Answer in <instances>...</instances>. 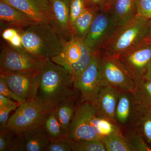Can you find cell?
I'll list each match as a JSON object with an SVG mask.
<instances>
[{"instance_id":"5bb4252c","label":"cell","mask_w":151,"mask_h":151,"mask_svg":"<svg viewBox=\"0 0 151 151\" xmlns=\"http://www.w3.org/2000/svg\"><path fill=\"white\" fill-rule=\"evenodd\" d=\"M40 125L21 134H17L7 151H46L50 140Z\"/></svg>"},{"instance_id":"ffe728a7","label":"cell","mask_w":151,"mask_h":151,"mask_svg":"<svg viewBox=\"0 0 151 151\" xmlns=\"http://www.w3.org/2000/svg\"><path fill=\"white\" fill-rule=\"evenodd\" d=\"M79 103L80 94L78 92L63 100L54 109L63 131L67 137L69 126Z\"/></svg>"},{"instance_id":"e575fe53","label":"cell","mask_w":151,"mask_h":151,"mask_svg":"<svg viewBox=\"0 0 151 151\" xmlns=\"http://www.w3.org/2000/svg\"><path fill=\"white\" fill-rule=\"evenodd\" d=\"M112 0H85L86 7H96L100 10H107Z\"/></svg>"},{"instance_id":"ab89813d","label":"cell","mask_w":151,"mask_h":151,"mask_svg":"<svg viewBox=\"0 0 151 151\" xmlns=\"http://www.w3.org/2000/svg\"><path fill=\"white\" fill-rule=\"evenodd\" d=\"M146 40L148 42H151V40L148 39H146Z\"/></svg>"},{"instance_id":"1f68e13d","label":"cell","mask_w":151,"mask_h":151,"mask_svg":"<svg viewBox=\"0 0 151 151\" xmlns=\"http://www.w3.org/2000/svg\"><path fill=\"white\" fill-rule=\"evenodd\" d=\"M72 151V149L66 139L65 140H50L45 151Z\"/></svg>"},{"instance_id":"44dd1931","label":"cell","mask_w":151,"mask_h":151,"mask_svg":"<svg viewBox=\"0 0 151 151\" xmlns=\"http://www.w3.org/2000/svg\"><path fill=\"white\" fill-rule=\"evenodd\" d=\"M99 9L96 7H86L76 19L73 27V35L84 40Z\"/></svg>"},{"instance_id":"52a82bcc","label":"cell","mask_w":151,"mask_h":151,"mask_svg":"<svg viewBox=\"0 0 151 151\" xmlns=\"http://www.w3.org/2000/svg\"><path fill=\"white\" fill-rule=\"evenodd\" d=\"M46 59L34 58L3 42L0 54V72H40Z\"/></svg>"},{"instance_id":"ba28073f","label":"cell","mask_w":151,"mask_h":151,"mask_svg":"<svg viewBox=\"0 0 151 151\" xmlns=\"http://www.w3.org/2000/svg\"><path fill=\"white\" fill-rule=\"evenodd\" d=\"M97 113L96 107L92 104L79 103L69 126L67 138L74 140L100 139L92 122Z\"/></svg>"},{"instance_id":"484cf974","label":"cell","mask_w":151,"mask_h":151,"mask_svg":"<svg viewBox=\"0 0 151 151\" xmlns=\"http://www.w3.org/2000/svg\"><path fill=\"white\" fill-rule=\"evenodd\" d=\"M100 140L106 151H132L122 132L104 137Z\"/></svg>"},{"instance_id":"d6986e66","label":"cell","mask_w":151,"mask_h":151,"mask_svg":"<svg viewBox=\"0 0 151 151\" xmlns=\"http://www.w3.org/2000/svg\"><path fill=\"white\" fill-rule=\"evenodd\" d=\"M137 0H112L108 11L116 27L120 26L137 15Z\"/></svg>"},{"instance_id":"4316f807","label":"cell","mask_w":151,"mask_h":151,"mask_svg":"<svg viewBox=\"0 0 151 151\" xmlns=\"http://www.w3.org/2000/svg\"><path fill=\"white\" fill-rule=\"evenodd\" d=\"M132 151H151V147L135 127L123 132Z\"/></svg>"},{"instance_id":"f1b7e54d","label":"cell","mask_w":151,"mask_h":151,"mask_svg":"<svg viewBox=\"0 0 151 151\" xmlns=\"http://www.w3.org/2000/svg\"><path fill=\"white\" fill-rule=\"evenodd\" d=\"M85 8L86 4L85 0H71L70 6L69 19L70 28L73 33V26L76 21L83 12Z\"/></svg>"},{"instance_id":"30bf717a","label":"cell","mask_w":151,"mask_h":151,"mask_svg":"<svg viewBox=\"0 0 151 151\" xmlns=\"http://www.w3.org/2000/svg\"><path fill=\"white\" fill-rule=\"evenodd\" d=\"M134 81L144 77L151 61V43L142 42L117 57Z\"/></svg>"},{"instance_id":"277c9868","label":"cell","mask_w":151,"mask_h":151,"mask_svg":"<svg viewBox=\"0 0 151 151\" xmlns=\"http://www.w3.org/2000/svg\"><path fill=\"white\" fill-rule=\"evenodd\" d=\"M94 53L83 40L74 36L66 42L61 52L50 59L65 68L75 81L89 65Z\"/></svg>"},{"instance_id":"d6a6232c","label":"cell","mask_w":151,"mask_h":151,"mask_svg":"<svg viewBox=\"0 0 151 151\" xmlns=\"http://www.w3.org/2000/svg\"><path fill=\"white\" fill-rule=\"evenodd\" d=\"M0 94L15 100L20 105L24 103L23 100L8 87L3 79L1 78H0Z\"/></svg>"},{"instance_id":"8fae6325","label":"cell","mask_w":151,"mask_h":151,"mask_svg":"<svg viewBox=\"0 0 151 151\" xmlns=\"http://www.w3.org/2000/svg\"><path fill=\"white\" fill-rule=\"evenodd\" d=\"M40 73L34 71L0 72V78L15 94L26 102L34 99Z\"/></svg>"},{"instance_id":"f546056e","label":"cell","mask_w":151,"mask_h":151,"mask_svg":"<svg viewBox=\"0 0 151 151\" xmlns=\"http://www.w3.org/2000/svg\"><path fill=\"white\" fill-rule=\"evenodd\" d=\"M16 135L6 128L0 129V151H7Z\"/></svg>"},{"instance_id":"4fadbf2b","label":"cell","mask_w":151,"mask_h":151,"mask_svg":"<svg viewBox=\"0 0 151 151\" xmlns=\"http://www.w3.org/2000/svg\"><path fill=\"white\" fill-rule=\"evenodd\" d=\"M115 115L122 133L135 127L139 117V108L132 92L121 90Z\"/></svg>"},{"instance_id":"60d3db41","label":"cell","mask_w":151,"mask_h":151,"mask_svg":"<svg viewBox=\"0 0 151 151\" xmlns=\"http://www.w3.org/2000/svg\"><path fill=\"white\" fill-rule=\"evenodd\" d=\"M149 107H150V108L151 109V106H149Z\"/></svg>"},{"instance_id":"b9f144b4","label":"cell","mask_w":151,"mask_h":151,"mask_svg":"<svg viewBox=\"0 0 151 151\" xmlns=\"http://www.w3.org/2000/svg\"><path fill=\"white\" fill-rule=\"evenodd\" d=\"M3 0H1V1H2Z\"/></svg>"},{"instance_id":"74e56055","label":"cell","mask_w":151,"mask_h":151,"mask_svg":"<svg viewBox=\"0 0 151 151\" xmlns=\"http://www.w3.org/2000/svg\"><path fill=\"white\" fill-rule=\"evenodd\" d=\"M144 78L147 80H151V61L148 66Z\"/></svg>"},{"instance_id":"6da1fadb","label":"cell","mask_w":151,"mask_h":151,"mask_svg":"<svg viewBox=\"0 0 151 151\" xmlns=\"http://www.w3.org/2000/svg\"><path fill=\"white\" fill-rule=\"evenodd\" d=\"M78 92L72 75L50 58L47 59L40 73L35 100L55 108Z\"/></svg>"},{"instance_id":"7402d4cb","label":"cell","mask_w":151,"mask_h":151,"mask_svg":"<svg viewBox=\"0 0 151 151\" xmlns=\"http://www.w3.org/2000/svg\"><path fill=\"white\" fill-rule=\"evenodd\" d=\"M45 134L50 140H65L67 139L57 117L55 110L48 113L40 124Z\"/></svg>"},{"instance_id":"5b68a950","label":"cell","mask_w":151,"mask_h":151,"mask_svg":"<svg viewBox=\"0 0 151 151\" xmlns=\"http://www.w3.org/2000/svg\"><path fill=\"white\" fill-rule=\"evenodd\" d=\"M55 109L53 107L33 99L19 105L9 118L7 129L16 134L38 127L45 116Z\"/></svg>"},{"instance_id":"4dcf8cb0","label":"cell","mask_w":151,"mask_h":151,"mask_svg":"<svg viewBox=\"0 0 151 151\" xmlns=\"http://www.w3.org/2000/svg\"><path fill=\"white\" fill-rule=\"evenodd\" d=\"M137 9L138 15L151 19V0H137Z\"/></svg>"},{"instance_id":"3957f363","label":"cell","mask_w":151,"mask_h":151,"mask_svg":"<svg viewBox=\"0 0 151 151\" xmlns=\"http://www.w3.org/2000/svg\"><path fill=\"white\" fill-rule=\"evenodd\" d=\"M150 20L137 15L124 24L116 27L103 44L100 51L118 57L139 45L148 37Z\"/></svg>"},{"instance_id":"cb8c5ba5","label":"cell","mask_w":151,"mask_h":151,"mask_svg":"<svg viewBox=\"0 0 151 151\" xmlns=\"http://www.w3.org/2000/svg\"><path fill=\"white\" fill-rule=\"evenodd\" d=\"M92 122L94 130L100 140L104 137L122 132L117 124L98 115L97 113L92 118Z\"/></svg>"},{"instance_id":"f35d334b","label":"cell","mask_w":151,"mask_h":151,"mask_svg":"<svg viewBox=\"0 0 151 151\" xmlns=\"http://www.w3.org/2000/svg\"><path fill=\"white\" fill-rule=\"evenodd\" d=\"M148 39L151 40V19L150 20V33H149V35L148 37Z\"/></svg>"},{"instance_id":"8d00e7d4","label":"cell","mask_w":151,"mask_h":151,"mask_svg":"<svg viewBox=\"0 0 151 151\" xmlns=\"http://www.w3.org/2000/svg\"><path fill=\"white\" fill-rule=\"evenodd\" d=\"M18 31L13 28H6L2 32V37L4 41L8 42L17 33Z\"/></svg>"},{"instance_id":"8992f818","label":"cell","mask_w":151,"mask_h":151,"mask_svg":"<svg viewBox=\"0 0 151 151\" xmlns=\"http://www.w3.org/2000/svg\"><path fill=\"white\" fill-rule=\"evenodd\" d=\"M100 84L132 92L136 84L117 57L100 51L99 60Z\"/></svg>"},{"instance_id":"603a6c76","label":"cell","mask_w":151,"mask_h":151,"mask_svg":"<svg viewBox=\"0 0 151 151\" xmlns=\"http://www.w3.org/2000/svg\"><path fill=\"white\" fill-rule=\"evenodd\" d=\"M136 87L132 92L135 102L139 107L151 105V80L143 78L135 82Z\"/></svg>"},{"instance_id":"d4e9b609","label":"cell","mask_w":151,"mask_h":151,"mask_svg":"<svg viewBox=\"0 0 151 151\" xmlns=\"http://www.w3.org/2000/svg\"><path fill=\"white\" fill-rule=\"evenodd\" d=\"M139 108V117L135 127L151 147V109L150 107Z\"/></svg>"},{"instance_id":"836d02e7","label":"cell","mask_w":151,"mask_h":151,"mask_svg":"<svg viewBox=\"0 0 151 151\" xmlns=\"http://www.w3.org/2000/svg\"><path fill=\"white\" fill-rule=\"evenodd\" d=\"M19 106L0 108V129L6 128L9 121V116L12 111L16 110Z\"/></svg>"},{"instance_id":"e0dca14e","label":"cell","mask_w":151,"mask_h":151,"mask_svg":"<svg viewBox=\"0 0 151 151\" xmlns=\"http://www.w3.org/2000/svg\"><path fill=\"white\" fill-rule=\"evenodd\" d=\"M121 92L113 86L102 85L97 97V114L116 124L115 114Z\"/></svg>"},{"instance_id":"9c48e42d","label":"cell","mask_w":151,"mask_h":151,"mask_svg":"<svg viewBox=\"0 0 151 151\" xmlns=\"http://www.w3.org/2000/svg\"><path fill=\"white\" fill-rule=\"evenodd\" d=\"M100 51L94 53L89 65L74 81L80 94V103L86 102L96 107L97 97L101 85L99 74Z\"/></svg>"},{"instance_id":"9a60e30c","label":"cell","mask_w":151,"mask_h":151,"mask_svg":"<svg viewBox=\"0 0 151 151\" xmlns=\"http://www.w3.org/2000/svg\"><path fill=\"white\" fill-rule=\"evenodd\" d=\"M50 7V24L63 40L67 42L74 36L70 24L71 0H49Z\"/></svg>"},{"instance_id":"7c38bea8","label":"cell","mask_w":151,"mask_h":151,"mask_svg":"<svg viewBox=\"0 0 151 151\" xmlns=\"http://www.w3.org/2000/svg\"><path fill=\"white\" fill-rule=\"evenodd\" d=\"M116 27L109 12L99 10L84 40V43L94 53L100 52L103 44Z\"/></svg>"},{"instance_id":"ac0fdd59","label":"cell","mask_w":151,"mask_h":151,"mask_svg":"<svg viewBox=\"0 0 151 151\" xmlns=\"http://www.w3.org/2000/svg\"><path fill=\"white\" fill-rule=\"evenodd\" d=\"M0 20L7 28L24 29L35 22L22 11L3 1H0Z\"/></svg>"},{"instance_id":"83f0119b","label":"cell","mask_w":151,"mask_h":151,"mask_svg":"<svg viewBox=\"0 0 151 151\" xmlns=\"http://www.w3.org/2000/svg\"><path fill=\"white\" fill-rule=\"evenodd\" d=\"M73 151H106L103 143L100 139L74 140L67 139Z\"/></svg>"},{"instance_id":"7a4b0ae2","label":"cell","mask_w":151,"mask_h":151,"mask_svg":"<svg viewBox=\"0 0 151 151\" xmlns=\"http://www.w3.org/2000/svg\"><path fill=\"white\" fill-rule=\"evenodd\" d=\"M18 30L22 40V49L19 51L36 59H46L56 56L66 43L49 23H36Z\"/></svg>"},{"instance_id":"d590c367","label":"cell","mask_w":151,"mask_h":151,"mask_svg":"<svg viewBox=\"0 0 151 151\" xmlns=\"http://www.w3.org/2000/svg\"><path fill=\"white\" fill-rule=\"evenodd\" d=\"M11 98L6 97L2 94H0V108H8L12 106H19L20 104L15 103L11 100Z\"/></svg>"},{"instance_id":"2e32d148","label":"cell","mask_w":151,"mask_h":151,"mask_svg":"<svg viewBox=\"0 0 151 151\" xmlns=\"http://www.w3.org/2000/svg\"><path fill=\"white\" fill-rule=\"evenodd\" d=\"M18 9L35 22H50L49 0H3Z\"/></svg>"}]
</instances>
